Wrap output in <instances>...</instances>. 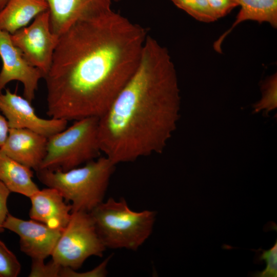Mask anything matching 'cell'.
Here are the masks:
<instances>
[{"label": "cell", "mask_w": 277, "mask_h": 277, "mask_svg": "<svg viewBox=\"0 0 277 277\" xmlns=\"http://www.w3.org/2000/svg\"><path fill=\"white\" fill-rule=\"evenodd\" d=\"M146 30L112 9L79 21L59 37L44 78L47 114L100 117L135 72Z\"/></svg>", "instance_id": "obj_1"}, {"label": "cell", "mask_w": 277, "mask_h": 277, "mask_svg": "<svg viewBox=\"0 0 277 277\" xmlns=\"http://www.w3.org/2000/svg\"><path fill=\"white\" fill-rule=\"evenodd\" d=\"M180 103L169 52L148 35L135 72L98 117L101 151L115 165L162 152L176 129Z\"/></svg>", "instance_id": "obj_2"}, {"label": "cell", "mask_w": 277, "mask_h": 277, "mask_svg": "<svg viewBox=\"0 0 277 277\" xmlns=\"http://www.w3.org/2000/svg\"><path fill=\"white\" fill-rule=\"evenodd\" d=\"M115 164L106 156L70 170L36 171L38 180L56 189L72 207V211L90 212L104 201Z\"/></svg>", "instance_id": "obj_3"}, {"label": "cell", "mask_w": 277, "mask_h": 277, "mask_svg": "<svg viewBox=\"0 0 277 277\" xmlns=\"http://www.w3.org/2000/svg\"><path fill=\"white\" fill-rule=\"evenodd\" d=\"M96 231L106 248L137 250L151 235L154 211L131 210L121 197H109L90 212Z\"/></svg>", "instance_id": "obj_4"}, {"label": "cell", "mask_w": 277, "mask_h": 277, "mask_svg": "<svg viewBox=\"0 0 277 277\" xmlns=\"http://www.w3.org/2000/svg\"><path fill=\"white\" fill-rule=\"evenodd\" d=\"M98 117L75 121L68 128L48 137L40 169L66 171L98 157Z\"/></svg>", "instance_id": "obj_5"}, {"label": "cell", "mask_w": 277, "mask_h": 277, "mask_svg": "<svg viewBox=\"0 0 277 277\" xmlns=\"http://www.w3.org/2000/svg\"><path fill=\"white\" fill-rule=\"evenodd\" d=\"M106 249L90 212L73 211L54 248L52 260L76 270L89 257H102Z\"/></svg>", "instance_id": "obj_6"}, {"label": "cell", "mask_w": 277, "mask_h": 277, "mask_svg": "<svg viewBox=\"0 0 277 277\" xmlns=\"http://www.w3.org/2000/svg\"><path fill=\"white\" fill-rule=\"evenodd\" d=\"M13 44L28 63L45 75L51 66L59 37L51 29L48 10L37 15L29 25L10 34Z\"/></svg>", "instance_id": "obj_7"}, {"label": "cell", "mask_w": 277, "mask_h": 277, "mask_svg": "<svg viewBox=\"0 0 277 277\" xmlns=\"http://www.w3.org/2000/svg\"><path fill=\"white\" fill-rule=\"evenodd\" d=\"M31 103L9 89L0 92V111L10 128L27 129L49 137L67 127L66 120L39 117Z\"/></svg>", "instance_id": "obj_8"}, {"label": "cell", "mask_w": 277, "mask_h": 277, "mask_svg": "<svg viewBox=\"0 0 277 277\" xmlns=\"http://www.w3.org/2000/svg\"><path fill=\"white\" fill-rule=\"evenodd\" d=\"M0 92L10 82H20L24 87V97L31 102L35 98L38 82L44 74L30 65L20 50L13 44L10 34L0 29Z\"/></svg>", "instance_id": "obj_9"}, {"label": "cell", "mask_w": 277, "mask_h": 277, "mask_svg": "<svg viewBox=\"0 0 277 277\" xmlns=\"http://www.w3.org/2000/svg\"><path fill=\"white\" fill-rule=\"evenodd\" d=\"M3 227L19 237L21 251L32 260H45L51 256L62 233L41 222L22 220L10 213Z\"/></svg>", "instance_id": "obj_10"}, {"label": "cell", "mask_w": 277, "mask_h": 277, "mask_svg": "<svg viewBox=\"0 0 277 277\" xmlns=\"http://www.w3.org/2000/svg\"><path fill=\"white\" fill-rule=\"evenodd\" d=\"M52 32L60 36L76 22L111 10L114 0H45Z\"/></svg>", "instance_id": "obj_11"}, {"label": "cell", "mask_w": 277, "mask_h": 277, "mask_svg": "<svg viewBox=\"0 0 277 277\" xmlns=\"http://www.w3.org/2000/svg\"><path fill=\"white\" fill-rule=\"evenodd\" d=\"M48 137L27 129L10 128L0 151L23 165L39 169L47 152Z\"/></svg>", "instance_id": "obj_12"}, {"label": "cell", "mask_w": 277, "mask_h": 277, "mask_svg": "<svg viewBox=\"0 0 277 277\" xmlns=\"http://www.w3.org/2000/svg\"><path fill=\"white\" fill-rule=\"evenodd\" d=\"M31 219L44 224L50 228L62 231L69 223L72 207L67 204L56 189H39L29 197Z\"/></svg>", "instance_id": "obj_13"}, {"label": "cell", "mask_w": 277, "mask_h": 277, "mask_svg": "<svg viewBox=\"0 0 277 277\" xmlns=\"http://www.w3.org/2000/svg\"><path fill=\"white\" fill-rule=\"evenodd\" d=\"M48 9L45 0H8L0 10V29L12 34Z\"/></svg>", "instance_id": "obj_14"}, {"label": "cell", "mask_w": 277, "mask_h": 277, "mask_svg": "<svg viewBox=\"0 0 277 277\" xmlns=\"http://www.w3.org/2000/svg\"><path fill=\"white\" fill-rule=\"evenodd\" d=\"M241 9L231 27L213 44V48L221 53L222 43L224 38L239 24L246 21L259 23H267L277 27V0H239Z\"/></svg>", "instance_id": "obj_15"}, {"label": "cell", "mask_w": 277, "mask_h": 277, "mask_svg": "<svg viewBox=\"0 0 277 277\" xmlns=\"http://www.w3.org/2000/svg\"><path fill=\"white\" fill-rule=\"evenodd\" d=\"M32 169L0 151V181L11 192L28 197L39 189L33 180Z\"/></svg>", "instance_id": "obj_16"}, {"label": "cell", "mask_w": 277, "mask_h": 277, "mask_svg": "<svg viewBox=\"0 0 277 277\" xmlns=\"http://www.w3.org/2000/svg\"><path fill=\"white\" fill-rule=\"evenodd\" d=\"M179 9L195 19L209 23L217 20L207 0H170Z\"/></svg>", "instance_id": "obj_17"}, {"label": "cell", "mask_w": 277, "mask_h": 277, "mask_svg": "<svg viewBox=\"0 0 277 277\" xmlns=\"http://www.w3.org/2000/svg\"><path fill=\"white\" fill-rule=\"evenodd\" d=\"M262 93L261 100L253 106L254 112L265 110L263 114L268 116V112L277 107V74L268 77L261 85Z\"/></svg>", "instance_id": "obj_18"}, {"label": "cell", "mask_w": 277, "mask_h": 277, "mask_svg": "<svg viewBox=\"0 0 277 277\" xmlns=\"http://www.w3.org/2000/svg\"><path fill=\"white\" fill-rule=\"evenodd\" d=\"M21 271L18 259L0 240V277H16Z\"/></svg>", "instance_id": "obj_19"}, {"label": "cell", "mask_w": 277, "mask_h": 277, "mask_svg": "<svg viewBox=\"0 0 277 277\" xmlns=\"http://www.w3.org/2000/svg\"><path fill=\"white\" fill-rule=\"evenodd\" d=\"M45 260H32L30 277H61L63 266L51 260L45 263Z\"/></svg>", "instance_id": "obj_20"}, {"label": "cell", "mask_w": 277, "mask_h": 277, "mask_svg": "<svg viewBox=\"0 0 277 277\" xmlns=\"http://www.w3.org/2000/svg\"><path fill=\"white\" fill-rule=\"evenodd\" d=\"M258 260H264L267 264L266 268L263 271H256L253 276L259 277H276L277 276V243L269 250L260 249Z\"/></svg>", "instance_id": "obj_21"}, {"label": "cell", "mask_w": 277, "mask_h": 277, "mask_svg": "<svg viewBox=\"0 0 277 277\" xmlns=\"http://www.w3.org/2000/svg\"><path fill=\"white\" fill-rule=\"evenodd\" d=\"M111 256H109L93 269L85 272H80L71 268L63 267L61 277H105L108 274L107 268Z\"/></svg>", "instance_id": "obj_22"}, {"label": "cell", "mask_w": 277, "mask_h": 277, "mask_svg": "<svg viewBox=\"0 0 277 277\" xmlns=\"http://www.w3.org/2000/svg\"><path fill=\"white\" fill-rule=\"evenodd\" d=\"M216 18L223 17L239 6V0H207Z\"/></svg>", "instance_id": "obj_23"}, {"label": "cell", "mask_w": 277, "mask_h": 277, "mask_svg": "<svg viewBox=\"0 0 277 277\" xmlns=\"http://www.w3.org/2000/svg\"><path fill=\"white\" fill-rule=\"evenodd\" d=\"M11 191L0 181V233L3 232L5 228L4 223L9 213L7 207V201Z\"/></svg>", "instance_id": "obj_24"}, {"label": "cell", "mask_w": 277, "mask_h": 277, "mask_svg": "<svg viewBox=\"0 0 277 277\" xmlns=\"http://www.w3.org/2000/svg\"><path fill=\"white\" fill-rule=\"evenodd\" d=\"M9 130L10 127L6 118L0 112V147L5 143Z\"/></svg>", "instance_id": "obj_25"}, {"label": "cell", "mask_w": 277, "mask_h": 277, "mask_svg": "<svg viewBox=\"0 0 277 277\" xmlns=\"http://www.w3.org/2000/svg\"><path fill=\"white\" fill-rule=\"evenodd\" d=\"M8 0H0V10L5 6Z\"/></svg>", "instance_id": "obj_26"}]
</instances>
